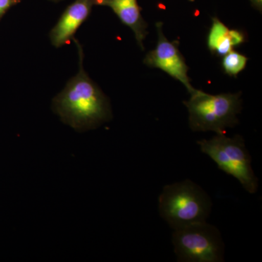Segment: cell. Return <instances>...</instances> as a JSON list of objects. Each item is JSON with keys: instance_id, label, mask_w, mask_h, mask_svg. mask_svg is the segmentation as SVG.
I'll use <instances>...</instances> for the list:
<instances>
[{"instance_id": "cell-5", "label": "cell", "mask_w": 262, "mask_h": 262, "mask_svg": "<svg viewBox=\"0 0 262 262\" xmlns=\"http://www.w3.org/2000/svg\"><path fill=\"white\" fill-rule=\"evenodd\" d=\"M172 243L178 261H225V244L220 231L207 222L175 229Z\"/></svg>"}, {"instance_id": "cell-7", "label": "cell", "mask_w": 262, "mask_h": 262, "mask_svg": "<svg viewBox=\"0 0 262 262\" xmlns=\"http://www.w3.org/2000/svg\"><path fill=\"white\" fill-rule=\"evenodd\" d=\"M98 0H75L69 5L50 33L52 45L60 48L70 42L81 24L91 14Z\"/></svg>"}, {"instance_id": "cell-3", "label": "cell", "mask_w": 262, "mask_h": 262, "mask_svg": "<svg viewBox=\"0 0 262 262\" xmlns=\"http://www.w3.org/2000/svg\"><path fill=\"white\" fill-rule=\"evenodd\" d=\"M241 92L211 95L194 89L190 98L183 101L189 112V124L194 132L213 131L224 135L226 130L239 123L242 110Z\"/></svg>"}, {"instance_id": "cell-9", "label": "cell", "mask_w": 262, "mask_h": 262, "mask_svg": "<svg viewBox=\"0 0 262 262\" xmlns=\"http://www.w3.org/2000/svg\"><path fill=\"white\" fill-rule=\"evenodd\" d=\"M246 34L237 29H229L220 19L212 18V26L207 38V46L213 55L224 56L234 47L246 41Z\"/></svg>"}, {"instance_id": "cell-13", "label": "cell", "mask_w": 262, "mask_h": 262, "mask_svg": "<svg viewBox=\"0 0 262 262\" xmlns=\"http://www.w3.org/2000/svg\"><path fill=\"white\" fill-rule=\"evenodd\" d=\"M49 1L55 2V3H57V2H61L62 0H49Z\"/></svg>"}, {"instance_id": "cell-4", "label": "cell", "mask_w": 262, "mask_h": 262, "mask_svg": "<svg viewBox=\"0 0 262 262\" xmlns=\"http://www.w3.org/2000/svg\"><path fill=\"white\" fill-rule=\"evenodd\" d=\"M202 152L208 155L220 170L237 179L250 194L258 190V179L251 167V158L243 136L217 135L196 141Z\"/></svg>"}, {"instance_id": "cell-1", "label": "cell", "mask_w": 262, "mask_h": 262, "mask_svg": "<svg viewBox=\"0 0 262 262\" xmlns=\"http://www.w3.org/2000/svg\"><path fill=\"white\" fill-rule=\"evenodd\" d=\"M75 41L80 56L78 73L54 98L52 107L65 124L76 131L84 132L110 121L113 112L108 98L86 74L82 48Z\"/></svg>"}, {"instance_id": "cell-2", "label": "cell", "mask_w": 262, "mask_h": 262, "mask_svg": "<svg viewBox=\"0 0 262 262\" xmlns=\"http://www.w3.org/2000/svg\"><path fill=\"white\" fill-rule=\"evenodd\" d=\"M160 216L173 230L207 222L213 203L206 191L192 181L168 184L158 198Z\"/></svg>"}, {"instance_id": "cell-11", "label": "cell", "mask_w": 262, "mask_h": 262, "mask_svg": "<svg viewBox=\"0 0 262 262\" xmlns=\"http://www.w3.org/2000/svg\"><path fill=\"white\" fill-rule=\"evenodd\" d=\"M13 0H0V15L3 14L13 4Z\"/></svg>"}, {"instance_id": "cell-14", "label": "cell", "mask_w": 262, "mask_h": 262, "mask_svg": "<svg viewBox=\"0 0 262 262\" xmlns=\"http://www.w3.org/2000/svg\"><path fill=\"white\" fill-rule=\"evenodd\" d=\"M189 2H194V0H189Z\"/></svg>"}, {"instance_id": "cell-12", "label": "cell", "mask_w": 262, "mask_h": 262, "mask_svg": "<svg viewBox=\"0 0 262 262\" xmlns=\"http://www.w3.org/2000/svg\"><path fill=\"white\" fill-rule=\"evenodd\" d=\"M253 8L258 10L260 13L262 11V0H249Z\"/></svg>"}, {"instance_id": "cell-10", "label": "cell", "mask_w": 262, "mask_h": 262, "mask_svg": "<svg viewBox=\"0 0 262 262\" xmlns=\"http://www.w3.org/2000/svg\"><path fill=\"white\" fill-rule=\"evenodd\" d=\"M222 68L225 74L230 77H237L246 68L248 58L237 51H232L223 56Z\"/></svg>"}, {"instance_id": "cell-6", "label": "cell", "mask_w": 262, "mask_h": 262, "mask_svg": "<svg viewBox=\"0 0 262 262\" xmlns=\"http://www.w3.org/2000/svg\"><path fill=\"white\" fill-rule=\"evenodd\" d=\"M158 40L154 50L149 51L144 59V64L151 68L160 69L170 77L179 80L190 94L194 89L188 75L189 67L179 51V41L170 42L164 35L163 23L156 24Z\"/></svg>"}, {"instance_id": "cell-8", "label": "cell", "mask_w": 262, "mask_h": 262, "mask_svg": "<svg viewBox=\"0 0 262 262\" xmlns=\"http://www.w3.org/2000/svg\"><path fill=\"white\" fill-rule=\"evenodd\" d=\"M96 5L111 8L122 23L134 32L138 45L144 51L148 24L141 15L137 0H98Z\"/></svg>"}]
</instances>
